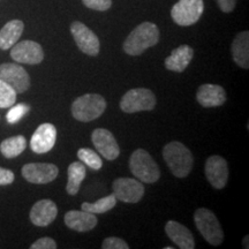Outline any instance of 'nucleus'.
Returning a JSON list of instances; mask_svg holds the SVG:
<instances>
[{"label": "nucleus", "instance_id": "obj_1", "mask_svg": "<svg viewBox=\"0 0 249 249\" xmlns=\"http://www.w3.org/2000/svg\"><path fill=\"white\" fill-rule=\"evenodd\" d=\"M160 42V29L152 22H143L129 34L124 43V51L129 55H140Z\"/></svg>", "mask_w": 249, "mask_h": 249}, {"label": "nucleus", "instance_id": "obj_2", "mask_svg": "<svg viewBox=\"0 0 249 249\" xmlns=\"http://www.w3.org/2000/svg\"><path fill=\"white\" fill-rule=\"evenodd\" d=\"M163 157L177 178H186L193 169L194 158L191 150L178 141L167 143L163 149Z\"/></svg>", "mask_w": 249, "mask_h": 249}, {"label": "nucleus", "instance_id": "obj_3", "mask_svg": "<svg viewBox=\"0 0 249 249\" xmlns=\"http://www.w3.org/2000/svg\"><path fill=\"white\" fill-rule=\"evenodd\" d=\"M107 101L97 93H87L80 96L71 104V114L81 123H89L104 113Z\"/></svg>", "mask_w": 249, "mask_h": 249}, {"label": "nucleus", "instance_id": "obj_4", "mask_svg": "<svg viewBox=\"0 0 249 249\" xmlns=\"http://www.w3.org/2000/svg\"><path fill=\"white\" fill-rule=\"evenodd\" d=\"M129 169L135 178L145 183H155L160 178V170L144 149H138L130 156Z\"/></svg>", "mask_w": 249, "mask_h": 249}, {"label": "nucleus", "instance_id": "obj_5", "mask_svg": "<svg viewBox=\"0 0 249 249\" xmlns=\"http://www.w3.org/2000/svg\"><path fill=\"white\" fill-rule=\"evenodd\" d=\"M194 222L197 230L208 244L213 246L222 245L224 232L217 216L207 208H200L195 211Z\"/></svg>", "mask_w": 249, "mask_h": 249}, {"label": "nucleus", "instance_id": "obj_6", "mask_svg": "<svg viewBox=\"0 0 249 249\" xmlns=\"http://www.w3.org/2000/svg\"><path fill=\"white\" fill-rule=\"evenodd\" d=\"M156 96L151 90L135 88L127 91L120 101V108L124 113H136L141 111L154 110Z\"/></svg>", "mask_w": 249, "mask_h": 249}, {"label": "nucleus", "instance_id": "obj_7", "mask_svg": "<svg viewBox=\"0 0 249 249\" xmlns=\"http://www.w3.org/2000/svg\"><path fill=\"white\" fill-rule=\"evenodd\" d=\"M203 11V0H179L171 9V17L178 26L188 27L200 20Z\"/></svg>", "mask_w": 249, "mask_h": 249}, {"label": "nucleus", "instance_id": "obj_8", "mask_svg": "<svg viewBox=\"0 0 249 249\" xmlns=\"http://www.w3.org/2000/svg\"><path fill=\"white\" fill-rule=\"evenodd\" d=\"M113 195L124 203H138L144 195L142 182L132 178H118L112 183Z\"/></svg>", "mask_w": 249, "mask_h": 249}, {"label": "nucleus", "instance_id": "obj_9", "mask_svg": "<svg viewBox=\"0 0 249 249\" xmlns=\"http://www.w3.org/2000/svg\"><path fill=\"white\" fill-rule=\"evenodd\" d=\"M71 33L73 38L75 40L77 48L83 53L95 57L99 53V39L92 30H90L85 23L75 22L71 23Z\"/></svg>", "mask_w": 249, "mask_h": 249}, {"label": "nucleus", "instance_id": "obj_10", "mask_svg": "<svg viewBox=\"0 0 249 249\" xmlns=\"http://www.w3.org/2000/svg\"><path fill=\"white\" fill-rule=\"evenodd\" d=\"M0 79L11 86L17 93H23L30 87L29 74L18 64L0 65Z\"/></svg>", "mask_w": 249, "mask_h": 249}, {"label": "nucleus", "instance_id": "obj_11", "mask_svg": "<svg viewBox=\"0 0 249 249\" xmlns=\"http://www.w3.org/2000/svg\"><path fill=\"white\" fill-rule=\"evenodd\" d=\"M11 57L20 64L37 65L44 59V51L38 43L33 40H23L11 48Z\"/></svg>", "mask_w": 249, "mask_h": 249}, {"label": "nucleus", "instance_id": "obj_12", "mask_svg": "<svg viewBox=\"0 0 249 249\" xmlns=\"http://www.w3.org/2000/svg\"><path fill=\"white\" fill-rule=\"evenodd\" d=\"M59 170L54 164L49 163H30L22 167L23 178L31 183L44 185L58 177Z\"/></svg>", "mask_w": 249, "mask_h": 249}, {"label": "nucleus", "instance_id": "obj_13", "mask_svg": "<svg viewBox=\"0 0 249 249\" xmlns=\"http://www.w3.org/2000/svg\"><path fill=\"white\" fill-rule=\"evenodd\" d=\"M205 177L210 185L216 189H223L229 179V167L227 161L220 156H211L205 161Z\"/></svg>", "mask_w": 249, "mask_h": 249}, {"label": "nucleus", "instance_id": "obj_14", "mask_svg": "<svg viewBox=\"0 0 249 249\" xmlns=\"http://www.w3.org/2000/svg\"><path fill=\"white\" fill-rule=\"evenodd\" d=\"M91 141L99 154L107 160H114L119 157V144L110 130L105 128L95 129L91 134Z\"/></svg>", "mask_w": 249, "mask_h": 249}, {"label": "nucleus", "instance_id": "obj_15", "mask_svg": "<svg viewBox=\"0 0 249 249\" xmlns=\"http://www.w3.org/2000/svg\"><path fill=\"white\" fill-rule=\"evenodd\" d=\"M55 141H57V128L52 124H42L31 136L30 148L36 154H46L52 150Z\"/></svg>", "mask_w": 249, "mask_h": 249}, {"label": "nucleus", "instance_id": "obj_16", "mask_svg": "<svg viewBox=\"0 0 249 249\" xmlns=\"http://www.w3.org/2000/svg\"><path fill=\"white\" fill-rule=\"evenodd\" d=\"M58 208L53 201L40 200L30 210V220L36 226H49L55 219Z\"/></svg>", "mask_w": 249, "mask_h": 249}, {"label": "nucleus", "instance_id": "obj_17", "mask_svg": "<svg viewBox=\"0 0 249 249\" xmlns=\"http://www.w3.org/2000/svg\"><path fill=\"white\" fill-rule=\"evenodd\" d=\"M65 224L76 232H89L97 226L98 219L96 214L85 210H71L65 214Z\"/></svg>", "mask_w": 249, "mask_h": 249}, {"label": "nucleus", "instance_id": "obj_18", "mask_svg": "<svg viewBox=\"0 0 249 249\" xmlns=\"http://www.w3.org/2000/svg\"><path fill=\"white\" fill-rule=\"evenodd\" d=\"M196 99L203 107H217L226 102V92L218 85H202L196 92Z\"/></svg>", "mask_w": 249, "mask_h": 249}, {"label": "nucleus", "instance_id": "obj_19", "mask_svg": "<svg viewBox=\"0 0 249 249\" xmlns=\"http://www.w3.org/2000/svg\"><path fill=\"white\" fill-rule=\"evenodd\" d=\"M165 232L174 244L181 249H194L195 240L192 232L182 224L170 220L165 225Z\"/></svg>", "mask_w": 249, "mask_h": 249}, {"label": "nucleus", "instance_id": "obj_20", "mask_svg": "<svg viewBox=\"0 0 249 249\" xmlns=\"http://www.w3.org/2000/svg\"><path fill=\"white\" fill-rule=\"evenodd\" d=\"M194 57V50L189 45H180L174 49L169 57L165 59V67L169 71L182 73L191 64Z\"/></svg>", "mask_w": 249, "mask_h": 249}, {"label": "nucleus", "instance_id": "obj_21", "mask_svg": "<svg viewBox=\"0 0 249 249\" xmlns=\"http://www.w3.org/2000/svg\"><path fill=\"white\" fill-rule=\"evenodd\" d=\"M232 57L233 60L239 67L248 70L249 68V33L242 31L238 34L233 40L232 46Z\"/></svg>", "mask_w": 249, "mask_h": 249}, {"label": "nucleus", "instance_id": "obj_22", "mask_svg": "<svg viewBox=\"0 0 249 249\" xmlns=\"http://www.w3.org/2000/svg\"><path fill=\"white\" fill-rule=\"evenodd\" d=\"M24 29V24L20 20H12L0 30V49L9 50L20 39Z\"/></svg>", "mask_w": 249, "mask_h": 249}, {"label": "nucleus", "instance_id": "obj_23", "mask_svg": "<svg viewBox=\"0 0 249 249\" xmlns=\"http://www.w3.org/2000/svg\"><path fill=\"white\" fill-rule=\"evenodd\" d=\"M68 181L66 192L68 195H76L80 191L81 183L86 178V165L82 161H74L68 166Z\"/></svg>", "mask_w": 249, "mask_h": 249}, {"label": "nucleus", "instance_id": "obj_24", "mask_svg": "<svg viewBox=\"0 0 249 249\" xmlns=\"http://www.w3.org/2000/svg\"><path fill=\"white\" fill-rule=\"evenodd\" d=\"M27 148V140L22 135L13 136L4 140L0 144V152L6 158H15L21 155Z\"/></svg>", "mask_w": 249, "mask_h": 249}, {"label": "nucleus", "instance_id": "obj_25", "mask_svg": "<svg viewBox=\"0 0 249 249\" xmlns=\"http://www.w3.org/2000/svg\"><path fill=\"white\" fill-rule=\"evenodd\" d=\"M117 201L118 200L116 198V196L111 194L108 196H105V197L99 198V200L97 202H95V203L85 202V203H82V205H81V208H82V210L88 211V213H91L93 214L104 213L113 209V208L116 207Z\"/></svg>", "mask_w": 249, "mask_h": 249}, {"label": "nucleus", "instance_id": "obj_26", "mask_svg": "<svg viewBox=\"0 0 249 249\" xmlns=\"http://www.w3.org/2000/svg\"><path fill=\"white\" fill-rule=\"evenodd\" d=\"M77 157L82 161L83 164L90 167L91 170L98 171L102 169L103 166V160L97 152L91 150L89 148H81L77 151Z\"/></svg>", "mask_w": 249, "mask_h": 249}, {"label": "nucleus", "instance_id": "obj_27", "mask_svg": "<svg viewBox=\"0 0 249 249\" xmlns=\"http://www.w3.org/2000/svg\"><path fill=\"white\" fill-rule=\"evenodd\" d=\"M17 91L0 79V107L6 108L15 104Z\"/></svg>", "mask_w": 249, "mask_h": 249}, {"label": "nucleus", "instance_id": "obj_28", "mask_svg": "<svg viewBox=\"0 0 249 249\" xmlns=\"http://www.w3.org/2000/svg\"><path fill=\"white\" fill-rule=\"evenodd\" d=\"M30 111L29 105L27 104H18V105H12V107L9 108L7 112V116H6V119H7L8 124H17L20 121L22 118L26 116L28 112Z\"/></svg>", "mask_w": 249, "mask_h": 249}, {"label": "nucleus", "instance_id": "obj_29", "mask_svg": "<svg viewBox=\"0 0 249 249\" xmlns=\"http://www.w3.org/2000/svg\"><path fill=\"white\" fill-rule=\"evenodd\" d=\"M86 7L93 11L105 12L112 6V0H82Z\"/></svg>", "mask_w": 249, "mask_h": 249}, {"label": "nucleus", "instance_id": "obj_30", "mask_svg": "<svg viewBox=\"0 0 249 249\" xmlns=\"http://www.w3.org/2000/svg\"><path fill=\"white\" fill-rule=\"evenodd\" d=\"M103 249H128L129 246L123 239L117 238V236H110L107 238L102 244Z\"/></svg>", "mask_w": 249, "mask_h": 249}, {"label": "nucleus", "instance_id": "obj_31", "mask_svg": "<svg viewBox=\"0 0 249 249\" xmlns=\"http://www.w3.org/2000/svg\"><path fill=\"white\" fill-rule=\"evenodd\" d=\"M31 249H55L57 248V242L51 238H40L30 246Z\"/></svg>", "mask_w": 249, "mask_h": 249}, {"label": "nucleus", "instance_id": "obj_32", "mask_svg": "<svg viewBox=\"0 0 249 249\" xmlns=\"http://www.w3.org/2000/svg\"><path fill=\"white\" fill-rule=\"evenodd\" d=\"M14 173L11 170L0 167V186L11 185L14 181Z\"/></svg>", "mask_w": 249, "mask_h": 249}, {"label": "nucleus", "instance_id": "obj_33", "mask_svg": "<svg viewBox=\"0 0 249 249\" xmlns=\"http://www.w3.org/2000/svg\"><path fill=\"white\" fill-rule=\"evenodd\" d=\"M216 1L224 13H231L236 4V0H216Z\"/></svg>", "mask_w": 249, "mask_h": 249}, {"label": "nucleus", "instance_id": "obj_34", "mask_svg": "<svg viewBox=\"0 0 249 249\" xmlns=\"http://www.w3.org/2000/svg\"><path fill=\"white\" fill-rule=\"evenodd\" d=\"M248 239H249V236L246 235V238L244 239V247H245V248H249V246H248Z\"/></svg>", "mask_w": 249, "mask_h": 249}, {"label": "nucleus", "instance_id": "obj_35", "mask_svg": "<svg viewBox=\"0 0 249 249\" xmlns=\"http://www.w3.org/2000/svg\"><path fill=\"white\" fill-rule=\"evenodd\" d=\"M165 249H174V247H165Z\"/></svg>", "mask_w": 249, "mask_h": 249}]
</instances>
